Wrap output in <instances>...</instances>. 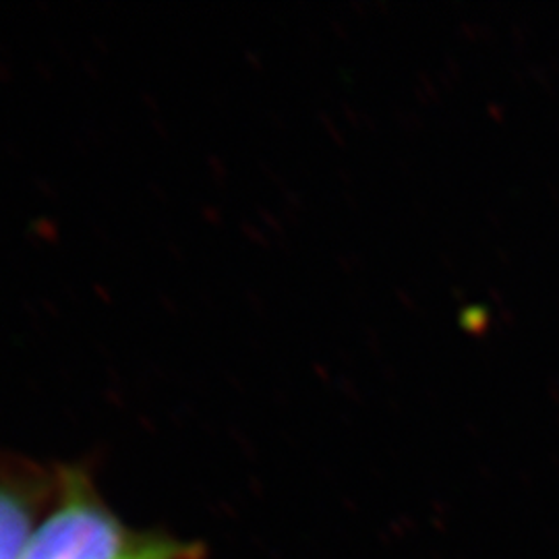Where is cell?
<instances>
[{
    "instance_id": "1",
    "label": "cell",
    "mask_w": 559,
    "mask_h": 559,
    "mask_svg": "<svg viewBox=\"0 0 559 559\" xmlns=\"http://www.w3.org/2000/svg\"><path fill=\"white\" fill-rule=\"evenodd\" d=\"M147 539L120 522L83 468L64 466L52 506L21 559H133Z\"/></svg>"
},
{
    "instance_id": "2",
    "label": "cell",
    "mask_w": 559,
    "mask_h": 559,
    "mask_svg": "<svg viewBox=\"0 0 559 559\" xmlns=\"http://www.w3.org/2000/svg\"><path fill=\"white\" fill-rule=\"evenodd\" d=\"M59 471L34 462L0 460V559H21L41 510L57 496Z\"/></svg>"
},
{
    "instance_id": "3",
    "label": "cell",
    "mask_w": 559,
    "mask_h": 559,
    "mask_svg": "<svg viewBox=\"0 0 559 559\" xmlns=\"http://www.w3.org/2000/svg\"><path fill=\"white\" fill-rule=\"evenodd\" d=\"M198 547H189L166 537H150L133 559H198Z\"/></svg>"
}]
</instances>
